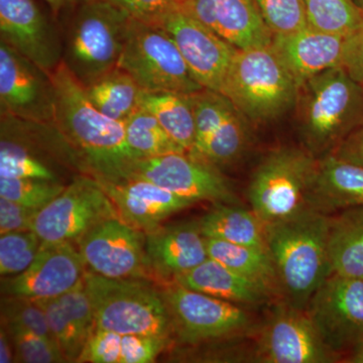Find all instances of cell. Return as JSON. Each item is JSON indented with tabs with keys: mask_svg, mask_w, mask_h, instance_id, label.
I'll return each instance as SVG.
<instances>
[{
	"mask_svg": "<svg viewBox=\"0 0 363 363\" xmlns=\"http://www.w3.org/2000/svg\"><path fill=\"white\" fill-rule=\"evenodd\" d=\"M295 108L305 149L326 156L363 125V87L342 67L329 69L298 87Z\"/></svg>",
	"mask_w": 363,
	"mask_h": 363,
	"instance_id": "obj_3",
	"label": "cell"
},
{
	"mask_svg": "<svg viewBox=\"0 0 363 363\" xmlns=\"http://www.w3.org/2000/svg\"><path fill=\"white\" fill-rule=\"evenodd\" d=\"M327 347L340 357L363 339V279L332 274L305 310Z\"/></svg>",
	"mask_w": 363,
	"mask_h": 363,
	"instance_id": "obj_11",
	"label": "cell"
},
{
	"mask_svg": "<svg viewBox=\"0 0 363 363\" xmlns=\"http://www.w3.org/2000/svg\"><path fill=\"white\" fill-rule=\"evenodd\" d=\"M121 334L96 328L77 362L121 363Z\"/></svg>",
	"mask_w": 363,
	"mask_h": 363,
	"instance_id": "obj_43",
	"label": "cell"
},
{
	"mask_svg": "<svg viewBox=\"0 0 363 363\" xmlns=\"http://www.w3.org/2000/svg\"><path fill=\"white\" fill-rule=\"evenodd\" d=\"M85 267L73 241H42L37 257L25 272L2 279V294L30 300L58 298L82 283Z\"/></svg>",
	"mask_w": 363,
	"mask_h": 363,
	"instance_id": "obj_15",
	"label": "cell"
},
{
	"mask_svg": "<svg viewBox=\"0 0 363 363\" xmlns=\"http://www.w3.org/2000/svg\"><path fill=\"white\" fill-rule=\"evenodd\" d=\"M198 222L206 238L245 247L267 248L264 224L252 209L217 203Z\"/></svg>",
	"mask_w": 363,
	"mask_h": 363,
	"instance_id": "obj_25",
	"label": "cell"
},
{
	"mask_svg": "<svg viewBox=\"0 0 363 363\" xmlns=\"http://www.w3.org/2000/svg\"><path fill=\"white\" fill-rule=\"evenodd\" d=\"M308 25L350 37L363 26V11L353 0H303Z\"/></svg>",
	"mask_w": 363,
	"mask_h": 363,
	"instance_id": "obj_33",
	"label": "cell"
},
{
	"mask_svg": "<svg viewBox=\"0 0 363 363\" xmlns=\"http://www.w3.org/2000/svg\"><path fill=\"white\" fill-rule=\"evenodd\" d=\"M65 188L60 181L0 178V197L40 210L58 197Z\"/></svg>",
	"mask_w": 363,
	"mask_h": 363,
	"instance_id": "obj_35",
	"label": "cell"
},
{
	"mask_svg": "<svg viewBox=\"0 0 363 363\" xmlns=\"http://www.w3.org/2000/svg\"><path fill=\"white\" fill-rule=\"evenodd\" d=\"M257 355L266 363H330L339 358L327 347L305 310L288 304L277 308L267 320Z\"/></svg>",
	"mask_w": 363,
	"mask_h": 363,
	"instance_id": "obj_17",
	"label": "cell"
},
{
	"mask_svg": "<svg viewBox=\"0 0 363 363\" xmlns=\"http://www.w3.org/2000/svg\"><path fill=\"white\" fill-rule=\"evenodd\" d=\"M353 1L355 2V4H357L358 6L360 7V9L363 11V0H353Z\"/></svg>",
	"mask_w": 363,
	"mask_h": 363,
	"instance_id": "obj_50",
	"label": "cell"
},
{
	"mask_svg": "<svg viewBox=\"0 0 363 363\" xmlns=\"http://www.w3.org/2000/svg\"><path fill=\"white\" fill-rule=\"evenodd\" d=\"M0 40L50 73L63 62V35L33 0H0Z\"/></svg>",
	"mask_w": 363,
	"mask_h": 363,
	"instance_id": "obj_18",
	"label": "cell"
},
{
	"mask_svg": "<svg viewBox=\"0 0 363 363\" xmlns=\"http://www.w3.org/2000/svg\"><path fill=\"white\" fill-rule=\"evenodd\" d=\"M347 40L308 26L289 35H274L272 47L300 87L318 74L341 67Z\"/></svg>",
	"mask_w": 363,
	"mask_h": 363,
	"instance_id": "obj_21",
	"label": "cell"
},
{
	"mask_svg": "<svg viewBox=\"0 0 363 363\" xmlns=\"http://www.w3.org/2000/svg\"><path fill=\"white\" fill-rule=\"evenodd\" d=\"M51 9L56 20L61 18L64 13H70L81 0H45Z\"/></svg>",
	"mask_w": 363,
	"mask_h": 363,
	"instance_id": "obj_48",
	"label": "cell"
},
{
	"mask_svg": "<svg viewBox=\"0 0 363 363\" xmlns=\"http://www.w3.org/2000/svg\"><path fill=\"white\" fill-rule=\"evenodd\" d=\"M317 167V157L298 147H279L262 159L247 189L250 208L262 223L285 220L313 209Z\"/></svg>",
	"mask_w": 363,
	"mask_h": 363,
	"instance_id": "obj_7",
	"label": "cell"
},
{
	"mask_svg": "<svg viewBox=\"0 0 363 363\" xmlns=\"http://www.w3.org/2000/svg\"><path fill=\"white\" fill-rule=\"evenodd\" d=\"M255 2L272 37L298 32L309 26L303 0H255Z\"/></svg>",
	"mask_w": 363,
	"mask_h": 363,
	"instance_id": "obj_38",
	"label": "cell"
},
{
	"mask_svg": "<svg viewBox=\"0 0 363 363\" xmlns=\"http://www.w3.org/2000/svg\"><path fill=\"white\" fill-rule=\"evenodd\" d=\"M312 208L328 212L363 207V167L341 161L331 154L318 159Z\"/></svg>",
	"mask_w": 363,
	"mask_h": 363,
	"instance_id": "obj_23",
	"label": "cell"
},
{
	"mask_svg": "<svg viewBox=\"0 0 363 363\" xmlns=\"http://www.w3.org/2000/svg\"><path fill=\"white\" fill-rule=\"evenodd\" d=\"M180 11L238 50L272 44V35L255 0H185Z\"/></svg>",
	"mask_w": 363,
	"mask_h": 363,
	"instance_id": "obj_19",
	"label": "cell"
},
{
	"mask_svg": "<svg viewBox=\"0 0 363 363\" xmlns=\"http://www.w3.org/2000/svg\"><path fill=\"white\" fill-rule=\"evenodd\" d=\"M145 250L152 274L173 281L209 257L206 238L198 221L161 224L147 231Z\"/></svg>",
	"mask_w": 363,
	"mask_h": 363,
	"instance_id": "obj_20",
	"label": "cell"
},
{
	"mask_svg": "<svg viewBox=\"0 0 363 363\" xmlns=\"http://www.w3.org/2000/svg\"><path fill=\"white\" fill-rule=\"evenodd\" d=\"M76 243L90 272L111 279L152 277L145 231L126 223L119 215L92 227Z\"/></svg>",
	"mask_w": 363,
	"mask_h": 363,
	"instance_id": "obj_12",
	"label": "cell"
},
{
	"mask_svg": "<svg viewBox=\"0 0 363 363\" xmlns=\"http://www.w3.org/2000/svg\"><path fill=\"white\" fill-rule=\"evenodd\" d=\"M13 344L14 362H66V358L56 341L33 333L20 326L2 323Z\"/></svg>",
	"mask_w": 363,
	"mask_h": 363,
	"instance_id": "obj_37",
	"label": "cell"
},
{
	"mask_svg": "<svg viewBox=\"0 0 363 363\" xmlns=\"http://www.w3.org/2000/svg\"><path fill=\"white\" fill-rule=\"evenodd\" d=\"M173 334L186 344L231 337L247 331L252 319L238 304L173 283L162 292Z\"/></svg>",
	"mask_w": 363,
	"mask_h": 363,
	"instance_id": "obj_9",
	"label": "cell"
},
{
	"mask_svg": "<svg viewBox=\"0 0 363 363\" xmlns=\"http://www.w3.org/2000/svg\"><path fill=\"white\" fill-rule=\"evenodd\" d=\"M58 298L72 323L75 325L83 338L88 341L97 327L92 304L86 292L84 279L73 290Z\"/></svg>",
	"mask_w": 363,
	"mask_h": 363,
	"instance_id": "obj_40",
	"label": "cell"
},
{
	"mask_svg": "<svg viewBox=\"0 0 363 363\" xmlns=\"http://www.w3.org/2000/svg\"><path fill=\"white\" fill-rule=\"evenodd\" d=\"M345 362L363 363V339L348 353Z\"/></svg>",
	"mask_w": 363,
	"mask_h": 363,
	"instance_id": "obj_49",
	"label": "cell"
},
{
	"mask_svg": "<svg viewBox=\"0 0 363 363\" xmlns=\"http://www.w3.org/2000/svg\"><path fill=\"white\" fill-rule=\"evenodd\" d=\"M84 89L98 111L121 123L140 107L143 92L133 78L119 67L84 86Z\"/></svg>",
	"mask_w": 363,
	"mask_h": 363,
	"instance_id": "obj_29",
	"label": "cell"
},
{
	"mask_svg": "<svg viewBox=\"0 0 363 363\" xmlns=\"http://www.w3.org/2000/svg\"><path fill=\"white\" fill-rule=\"evenodd\" d=\"M42 240L33 230L13 231L0 238V274L2 278L18 276L32 264Z\"/></svg>",
	"mask_w": 363,
	"mask_h": 363,
	"instance_id": "obj_34",
	"label": "cell"
},
{
	"mask_svg": "<svg viewBox=\"0 0 363 363\" xmlns=\"http://www.w3.org/2000/svg\"><path fill=\"white\" fill-rule=\"evenodd\" d=\"M330 154L341 161L363 167V125L351 131Z\"/></svg>",
	"mask_w": 363,
	"mask_h": 363,
	"instance_id": "obj_46",
	"label": "cell"
},
{
	"mask_svg": "<svg viewBox=\"0 0 363 363\" xmlns=\"http://www.w3.org/2000/svg\"><path fill=\"white\" fill-rule=\"evenodd\" d=\"M206 240L209 257L262 286L272 296L281 294L278 274L267 248L245 247L215 238Z\"/></svg>",
	"mask_w": 363,
	"mask_h": 363,
	"instance_id": "obj_27",
	"label": "cell"
},
{
	"mask_svg": "<svg viewBox=\"0 0 363 363\" xmlns=\"http://www.w3.org/2000/svg\"><path fill=\"white\" fill-rule=\"evenodd\" d=\"M173 283L238 305L262 304L272 296L262 286L211 257L190 272L177 277Z\"/></svg>",
	"mask_w": 363,
	"mask_h": 363,
	"instance_id": "obj_24",
	"label": "cell"
},
{
	"mask_svg": "<svg viewBox=\"0 0 363 363\" xmlns=\"http://www.w3.org/2000/svg\"><path fill=\"white\" fill-rule=\"evenodd\" d=\"M157 25L176 43L195 80L205 89L221 92L238 49L182 11L169 13Z\"/></svg>",
	"mask_w": 363,
	"mask_h": 363,
	"instance_id": "obj_16",
	"label": "cell"
},
{
	"mask_svg": "<svg viewBox=\"0 0 363 363\" xmlns=\"http://www.w3.org/2000/svg\"><path fill=\"white\" fill-rule=\"evenodd\" d=\"M171 337L128 334L121 337V363L154 362L168 347Z\"/></svg>",
	"mask_w": 363,
	"mask_h": 363,
	"instance_id": "obj_41",
	"label": "cell"
},
{
	"mask_svg": "<svg viewBox=\"0 0 363 363\" xmlns=\"http://www.w3.org/2000/svg\"><path fill=\"white\" fill-rule=\"evenodd\" d=\"M0 178L60 181L51 162L35 154L4 117L0 140Z\"/></svg>",
	"mask_w": 363,
	"mask_h": 363,
	"instance_id": "obj_30",
	"label": "cell"
},
{
	"mask_svg": "<svg viewBox=\"0 0 363 363\" xmlns=\"http://www.w3.org/2000/svg\"><path fill=\"white\" fill-rule=\"evenodd\" d=\"M100 185L116 205L121 218L145 233L196 203L143 179Z\"/></svg>",
	"mask_w": 363,
	"mask_h": 363,
	"instance_id": "obj_22",
	"label": "cell"
},
{
	"mask_svg": "<svg viewBox=\"0 0 363 363\" xmlns=\"http://www.w3.org/2000/svg\"><path fill=\"white\" fill-rule=\"evenodd\" d=\"M13 348V344L11 335H9L6 327L1 324V329H0V362H14Z\"/></svg>",
	"mask_w": 363,
	"mask_h": 363,
	"instance_id": "obj_47",
	"label": "cell"
},
{
	"mask_svg": "<svg viewBox=\"0 0 363 363\" xmlns=\"http://www.w3.org/2000/svg\"><path fill=\"white\" fill-rule=\"evenodd\" d=\"M248 123L247 117L234 106L195 157L218 168L240 159L247 150L250 138Z\"/></svg>",
	"mask_w": 363,
	"mask_h": 363,
	"instance_id": "obj_32",
	"label": "cell"
},
{
	"mask_svg": "<svg viewBox=\"0 0 363 363\" xmlns=\"http://www.w3.org/2000/svg\"><path fill=\"white\" fill-rule=\"evenodd\" d=\"M341 67L363 87V26L348 37Z\"/></svg>",
	"mask_w": 363,
	"mask_h": 363,
	"instance_id": "obj_45",
	"label": "cell"
},
{
	"mask_svg": "<svg viewBox=\"0 0 363 363\" xmlns=\"http://www.w3.org/2000/svg\"><path fill=\"white\" fill-rule=\"evenodd\" d=\"M123 123L126 140L138 159L187 152L167 133L156 117L140 105Z\"/></svg>",
	"mask_w": 363,
	"mask_h": 363,
	"instance_id": "obj_31",
	"label": "cell"
},
{
	"mask_svg": "<svg viewBox=\"0 0 363 363\" xmlns=\"http://www.w3.org/2000/svg\"><path fill=\"white\" fill-rule=\"evenodd\" d=\"M56 88L55 123L77 152L86 174L100 183L128 180L138 157L126 140L121 121L91 104L84 86L62 62L52 73Z\"/></svg>",
	"mask_w": 363,
	"mask_h": 363,
	"instance_id": "obj_1",
	"label": "cell"
},
{
	"mask_svg": "<svg viewBox=\"0 0 363 363\" xmlns=\"http://www.w3.org/2000/svg\"><path fill=\"white\" fill-rule=\"evenodd\" d=\"M131 18L105 0H81L63 35V63L83 86L118 67Z\"/></svg>",
	"mask_w": 363,
	"mask_h": 363,
	"instance_id": "obj_4",
	"label": "cell"
},
{
	"mask_svg": "<svg viewBox=\"0 0 363 363\" xmlns=\"http://www.w3.org/2000/svg\"><path fill=\"white\" fill-rule=\"evenodd\" d=\"M118 67L143 91L192 94L204 89L161 26L131 18Z\"/></svg>",
	"mask_w": 363,
	"mask_h": 363,
	"instance_id": "obj_8",
	"label": "cell"
},
{
	"mask_svg": "<svg viewBox=\"0 0 363 363\" xmlns=\"http://www.w3.org/2000/svg\"><path fill=\"white\" fill-rule=\"evenodd\" d=\"M298 90L271 44L238 50L220 93L250 123H264L295 107Z\"/></svg>",
	"mask_w": 363,
	"mask_h": 363,
	"instance_id": "obj_5",
	"label": "cell"
},
{
	"mask_svg": "<svg viewBox=\"0 0 363 363\" xmlns=\"http://www.w3.org/2000/svg\"><path fill=\"white\" fill-rule=\"evenodd\" d=\"M2 323L20 326L56 341L42 308L30 298L4 296L1 298Z\"/></svg>",
	"mask_w": 363,
	"mask_h": 363,
	"instance_id": "obj_39",
	"label": "cell"
},
{
	"mask_svg": "<svg viewBox=\"0 0 363 363\" xmlns=\"http://www.w3.org/2000/svg\"><path fill=\"white\" fill-rule=\"evenodd\" d=\"M130 179H143L195 202L236 204L238 198L218 167L175 152L140 159L133 164Z\"/></svg>",
	"mask_w": 363,
	"mask_h": 363,
	"instance_id": "obj_13",
	"label": "cell"
},
{
	"mask_svg": "<svg viewBox=\"0 0 363 363\" xmlns=\"http://www.w3.org/2000/svg\"><path fill=\"white\" fill-rule=\"evenodd\" d=\"M97 328L121 335L171 337L173 324L162 292L143 279H111L90 271L84 276Z\"/></svg>",
	"mask_w": 363,
	"mask_h": 363,
	"instance_id": "obj_6",
	"label": "cell"
},
{
	"mask_svg": "<svg viewBox=\"0 0 363 363\" xmlns=\"http://www.w3.org/2000/svg\"><path fill=\"white\" fill-rule=\"evenodd\" d=\"M330 217L317 210L264 224L271 255L286 304L306 310L313 295L333 274L329 255Z\"/></svg>",
	"mask_w": 363,
	"mask_h": 363,
	"instance_id": "obj_2",
	"label": "cell"
},
{
	"mask_svg": "<svg viewBox=\"0 0 363 363\" xmlns=\"http://www.w3.org/2000/svg\"><path fill=\"white\" fill-rule=\"evenodd\" d=\"M56 88L52 73L0 40V116L55 123Z\"/></svg>",
	"mask_w": 363,
	"mask_h": 363,
	"instance_id": "obj_14",
	"label": "cell"
},
{
	"mask_svg": "<svg viewBox=\"0 0 363 363\" xmlns=\"http://www.w3.org/2000/svg\"><path fill=\"white\" fill-rule=\"evenodd\" d=\"M118 216L114 203L93 177L80 174L40 210L32 230L42 241L77 242L92 227Z\"/></svg>",
	"mask_w": 363,
	"mask_h": 363,
	"instance_id": "obj_10",
	"label": "cell"
},
{
	"mask_svg": "<svg viewBox=\"0 0 363 363\" xmlns=\"http://www.w3.org/2000/svg\"><path fill=\"white\" fill-rule=\"evenodd\" d=\"M118 7L133 20L159 23L173 11H180L185 0H105Z\"/></svg>",
	"mask_w": 363,
	"mask_h": 363,
	"instance_id": "obj_42",
	"label": "cell"
},
{
	"mask_svg": "<svg viewBox=\"0 0 363 363\" xmlns=\"http://www.w3.org/2000/svg\"><path fill=\"white\" fill-rule=\"evenodd\" d=\"M33 301L45 312L50 330L67 362H77L87 341L81 335L75 325L72 323L70 318L62 307L59 298Z\"/></svg>",
	"mask_w": 363,
	"mask_h": 363,
	"instance_id": "obj_36",
	"label": "cell"
},
{
	"mask_svg": "<svg viewBox=\"0 0 363 363\" xmlns=\"http://www.w3.org/2000/svg\"><path fill=\"white\" fill-rule=\"evenodd\" d=\"M40 209L30 208L0 197V234L32 230Z\"/></svg>",
	"mask_w": 363,
	"mask_h": 363,
	"instance_id": "obj_44",
	"label": "cell"
},
{
	"mask_svg": "<svg viewBox=\"0 0 363 363\" xmlns=\"http://www.w3.org/2000/svg\"><path fill=\"white\" fill-rule=\"evenodd\" d=\"M329 255L334 274L363 279V207L330 217Z\"/></svg>",
	"mask_w": 363,
	"mask_h": 363,
	"instance_id": "obj_26",
	"label": "cell"
},
{
	"mask_svg": "<svg viewBox=\"0 0 363 363\" xmlns=\"http://www.w3.org/2000/svg\"><path fill=\"white\" fill-rule=\"evenodd\" d=\"M140 105L156 117L179 145L191 152L195 143L196 124L190 94L143 90Z\"/></svg>",
	"mask_w": 363,
	"mask_h": 363,
	"instance_id": "obj_28",
	"label": "cell"
}]
</instances>
